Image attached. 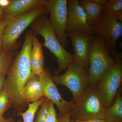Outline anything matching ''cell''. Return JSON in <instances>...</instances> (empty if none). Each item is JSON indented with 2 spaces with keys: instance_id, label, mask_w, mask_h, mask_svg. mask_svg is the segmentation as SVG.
<instances>
[{
  "instance_id": "7c38bea8",
  "label": "cell",
  "mask_w": 122,
  "mask_h": 122,
  "mask_svg": "<svg viewBox=\"0 0 122 122\" xmlns=\"http://www.w3.org/2000/svg\"><path fill=\"white\" fill-rule=\"evenodd\" d=\"M76 30L94 35L93 28L87 24L86 14L78 0H69L66 32Z\"/></svg>"
},
{
  "instance_id": "5b68a950",
  "label": "cell",
  "mask_w": 122,
  "mask_h": 122,
  "mask_svg": "<svg viewBox=\"0 0 122 122\" xmlns=\"http://www.w3.org/2000/svg\"><path fill=\"white\" fill-rule=\"evenodd\" d=\"M88 61L89 85L96 86L103 74L116 60L109 54L103 41L95 36L90 49Z\"/></svg>"
},
{
  "instance_id": "f1b7e54d",
  "label": "cell",
  "mask_w": 122,
  "mask_h": 122,
  "mask_svg": "<svg viewBox=\"0 0 122 122\" xmlns=\"http://www.w3.org/2000/svg\"><path fill=\"white\" fill-rule=\"evenodd\" d=\"M0 122H15L11 118H6L0 114Z\"/></svg>"
},
{
  "instance_id": "5bb4252c",
  "label": "cell",
  "mask_w": 122,
  "mask_h": 122,
  "mask_svg": "<svg viewBox=\"0 0 122 122\" xmlns=\"http://www.w3.org/2000/svg\"><path fill=\"white\" fill-rule=\"evenodd\" d=\"M107 0H79V4L85 10L87 23L93 26L102 15Z\"/></svg>"
},
{
  "instance_id": "ffe728a7",
  "label": "cell",
  "mask_w": 122,
  "mask_h": 122,
  "mask_svg": "<svg viewBox=\"0 0 122 122\" xmlns=\"http://www.w3.org/2000/svg\"><path fill=\"white\" fill-rule=\"evenodd\" d=\"M14 55V51L2 50L0 52V75H7Z\"/></svg>"
},
{
  "instance_id": "9a60e30c",
  "label": "cell",
  "mask_w": 122,
  "mask_h": 122,
  "mask_svg": "<svg viewBox=\"0 0 122 122\" xmlns=\"http://www.w3.org/2000/svg\"><path fill=\"white\" fill-rule=\"evenodd\" d=\"M30 68L33 74L39 77L45 70V58L42 45L34 35L33 38L32 47L30 54Z\"/></svg>"
},
{
  "instance_id": "52a82bcc",
  "label": "cell",
  "mask_w": 122,
  "mask_h": 122,
  "mask_svg": "<svg viewBox=\"0 0 122 122\" xmlns=\"http://www.w3.org/2000/svg\"><path fill=\"white\" fill-rule=\"evenodd\" d=\"M88 73L89 70L81 68L73 62L64 74L52 75V79L55 85H62L68 87L73 95L71 101L75 103L80 98L89 85Z\"/></svg>"
},
{
  "instance_id": "44dd1931",
  "label": "cell",
  "mask_w": 122,
  "mask_h": 122,
  "mask_svg": "<svg viewBox=\"0 0 122 122\" xmlns=\"http://www.w3.org/2000/svg\"><path fill=\"white\" fill-rule=\"evenodd\" d=\"M11 106L9 95L4 86L0 91V114L3 115L5 112Z\"/></svg>"
},
{
  "instance_id": "d4e9b609",
  "label": "cell",
  "mask_w": 122,
  "mask_h": 122,
  "mask_svg": "<svg viewBox=\"0 0 122 122\" xmlns=\"http://www.w3.org/2000/svg\"><path fill=\"white\" fill-rule=\"evenodd\" d=\"M57 122H70V114L59 115L57 117Z\"/></svg>"
},
{
  "instance_id": "603a6c76",
  "label": "cell",
  "mask_w": 122,
  "mask_h": 122,
  "mask_svg": "<svg viewBox=\"0 0 122 122\" xmlns=\"http://www.w3.org/2000/svg\"><path fill=\"white\" fill-rule=\"evenodd\" d=\"M45 122H57V116L54 108V104L51 101L50 103L49 112Z\"/></svg>"
},
{
  "instance_id": "4fadbf2b",
  "label": "cell",
  "mask_w": 122,
  "mask_h": 122,
  "mask_svg": "<svg viewBox=\"0 0 122 122\" xmlns=\"http://www.w3.org/2000/svg\"><path fill=\"white\" fill-rule=\"evenodd\" d=\"M46 0H13L4 10L7 16L14 17L26 13L33 10L46 5Z\"/></svg>"
},
{
  "instance_id": "ba28073f",
  "label": "cell",
  "mask_w": 122,
  "mask_h": 122,
  "mask_svg": "<svg viewBox=\"0 0 122 122\" xmlns=\"http://www.w3.org/2000/svg\"><path fill=\"white\" fill-rule=\"evenodd\" d=\"M122 81V61L117 60L103 74L96 86L106 109L113 102Z\"/></svg>"
},
{
  "instance_id": "3957f363",
  "label": "cell",
  "mask_w": 122,
  "mask_h": 122,
  "mask_svg": "<svg viewBox=\"0 0 122 122\" xmlns=\"http://www.w3.org/2000/svg\"><path fill=\"white\" fill-rule=\"evenodd\" d=\"M106 110L96 86L88 85L80 98L75 103L70 113V120L103 119Z\"/></svg>"
},
{
  "instance_id": "7a4b0ae2",
  "label": "cell",
  "mask_w": 122,
  "mask_h": 122,
  "mask_svg": "<svg viewBox=\"0 0 122 122\" xmlns=\"http://www.w3.org/2000/svg\"><path fill=\"white\" fill-rule=\"evenodd\" d=\"M33 34L39 35L44 38L42 45L48 48L56 58L58 69L54 72V75L67 69L73 62V55L68 52L62 46L55 33L47 14L40 16L30 25Z\"/></svg>"
},
{
  "instance_id": "8fae6325",
  "label": "cell",
  "mask_w": 122,
  "mask_h": 122,
  "mask_svg": "<svg viewBox=\"0 0 122 122\" xmlns=\"http://www.w3.org/2000/svg\"><path fill=\"white\" fill-rule=\"evenodd\" d=\"M41 84L44 96L56 106L59 112V115L70 114L74 103L71 101L64 100L59 93L56 85L53 81L52 75L47 70H44L38 77Z\"/></svg>"
},
{
  "instance_id": "6da1fadb",
  "label": "cell",
  "mask_w": 122,
  "mask_h": 122,
  "mask_svg": "<svg viewBox=\"0 0 122 122\" xmlns=\"http://www.w3.org/2000/svg\"><path fill=\"white\" fill-rule=\"evenodd\" d=\"M34 35L31 30L26 33L22 49L12 62L5 79L4 86L11 106L18 110H21L26 105L21 96V92L30 79L35 76L32 73L30 62Z\"/></svg>"
},
{
  "instance_id": "1f68e13d",
  "label": "cell",
  "mask_w": 122,
  "mask_h": 122,
  "mask_svg": "<svg viewBox=\"0 0 122 122\" xmlns=\"http://www.w3.org/2000/svg\"><path fill=\"white\" fill-rule=\"evenodd\" d=\"M21 122V121H18V122Z\"/></svg>"
},
{
  "instance_id": "2e32d148",
  "label": "cell",
  "mask_w": 122,
  "mask_h": 122,
  "mask_svg": "<svg viewBox=\"0 0 122 122\" xmlns=\"http://www.w3.org/2000/svg\"><path fill=\"white\" fill-rule=\"evenodd\" d=\"M21 96L26 103L35 102L44 97L38 77L35 76L28 81L21 92Z\"/></svg>"
},
{
  "instance_id": "f546056e",
  "label": "cell",
  "mask_w": 122,
  "mask_h": 122,
  "mask_svg": "<svg viewBox=\"0 0 122 122\" xmlns=\"http://www.w3.org/2000/svg\"><path fill=\"white\" fill-rule=\"evenodd\" d=\"M5 16V15L4 12V10L0 8V20L4 18Z\"/></svg>"
},
{
  "instance_id": "4316f807",
  "label": "cell",
  "mask_w": 122,
  "mask_h": 122,
  "mask_svg": "<svg viewBox=\"0 0 122 122\" xmlns=\"http://www.w3.org/2000/svg\"><path fill=\"white\" fill-rule=\"evenodd\" d=\"M5 75H0V91L4 87L5 83Z\"/></svg>"
},
{
  "instance_id": "484cf974",
  "label": "cell",
  "mask_w": 122,
  "mask_h": 122,
  "mask_svg": "<svg viewBox=\"0 0 122 122\" xmlns=\"http://www.w3.org/2000/svg\"><path fill=\"white\" fill-rule=\"evenodd\" d=\"M13 0H0V8L4 10L11 4Z\"/></svg>"
},
{
  "instance_id": "e0dca14e",
  "label": "cell",
  "mask_w": 122,
  "mask_h": 122,
  "mask_svg": "<svg viewBox=\"0 0 122 122\" xmlns=\"http://www.w3.org/2000/svg\"><path fill=\"white\" fill-rule=\"evenodd\" d=\"M105 122H122V96L118 91L113 102L106 110Z\"/></svg>"
},
{
  "instance_id": "277c9868",
  "label": "cell",
  "mask_w": 122,
  "mask_h": 122,
  "mask_svg": "<svg viewBox=\"0 0 122 122\" xmlns=\"http://www.w3.org/2000/svg\"><path fill=\"white\" fill-rule=\"evenodd\" d=\"M48 13L46 5L22 15L11 17L2 38V50L14 51L19 45L18 39L24 30L40 16Z\"/></svg>"
},
{
  "instance_id": "83f0119b",
  "label": "cell",
  "mask_w": 122,
  "mask_h": 122,
  "mask_svg": "<svg viewBox=\"0 0 122 122\" xmlns=\"http://www.w3.org/2000/svg\"><path fill=\"white\" fill-rule=\"evenodd\" d=\"M70 122H105L103 119H90L81 121H70Z\"/></svg>"
},
{
  "instance_id": "4dcf8cb0",
  "label": "cell",
  "mask_w": 122,
  "mask_h": 122,
  "mask_svg": "<svg viewBox=\"0 0 122 122\" xmlns=\"http://www.w3.org/2000/svg\"><path fill=\"white\" fill-rule=\"evenodd\" d=\"M2 50V39H0V52Z\"/></svg>"
},
{
  "instance_id": "30bf717a",
  "label": "cell",
  "mask_w": 122,
  "mask_h": 122,
  "mask_svg": "<svg viewBox=\"0 0 122 122\" xmlns=\"http://www.w3.org/2000/svg\"><path fill=\"white\" fill-rule=\"evenodd\" d=\"M68 38L71 41L74 51L73 62L81 68L89 70L88 56L94 35L80 30L66 32Z\"/></svg>"
},
{
  "instance_id": "ac0fdd59",
  "label": "cell",
  "mask_w": 122,
  "mask_h": 122,
  "mask_svg": "<svg viewBox=\"0 0 122 122\" xmlns=\"http://www.w3.org/2000/svg\"><path fill=\"white\" fill-rule=\"evenodd\" d=\"M102 14L115 17L122 22V0H107Z\"/></svg>"
},
{
  "instance_id": "cb8c5ba5",
  "label": "cell",
  "mask_w": 122,
  "mask_h": 122,
  "mask_svg": "<svg viewBox=\"0 0 122 122\" xmlns=\"http://www.w3.org/2000/svg\"><path fill=\"white\" fill-rule=\"evenodd\" d=\"M11 17L5 15L4 18L0 20V39L2 38L5 28L10 20Z\"/></svg>"
},
{
  "instance_id": "d6986e66",
  "label": "cell",
  "mask_w": 122,
  "mask_h": 122,
  "mask_svg": "<svg viewBox=\"0 0 122 122\" xmlns=\"http://www.w3.org/2000/svg\"><path fill=\"white\" fill-rule=\"evenodd\" d=\"M44 96L37 102L29 103L28 108L25 112H20L18 115L22 116L23 119L22 122H34L35 114L40 107L46 100Z\"/></svg>"
},
{
  "instance_id": "9c48e42d",
  "label": "cell",
  "mask_w": 122,
  "mask_h": 122,
  "mask_svg": "<svg viewBox=\"0 0 122 122\" xmlns=\"http://www.w3.org/2000/svg\"><path fill=\"white\" fill-rule=\"evenodd\" d=\"M46 7L50 14L49 19L55 35L62 46L66 48L69 42L66 32L68 0H46Z\"/></svg>"
},
{
  "instance_id": "7402d4cb",
  "label": "cell",
  "mask_w": 122,
  "mask_h": 122,
  "mask_svg": "<svg viewBox=\"0 0 122 122\" xmlns=\"http://www.w3.org/2000/svg\"><path fill=\"white\" fill-rule=\"evenodd\" d=\"M50 101L46 99L45 102L40 107L35 122H46L49 112Z\"/></svg>"
},
{
  "instance_id": "8992f818",
  "label": "cell",
  "mask_w": 122,
  "mask_h": 122,
  "mask_svg": "<svg viewBox=\"0 0 122 122\" xmlns=\"http://www.w3.org/2000/svg\"><path fill=\"white\" fill-rule=\"evenodd\" d=\"M93 27L95 36L103 41L109 54L116 60H122L116 46L122 35V22L115 17L102 14Z\"/></svg>"
}]
</instances>
